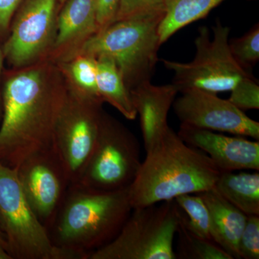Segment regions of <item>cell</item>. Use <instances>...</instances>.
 <instances>
[{"mask_svg": "<svg viewBox=\"0 0 259 259\" xmlns=\"http://www.w3.org/2000/svg\"><path fill=\"white\" fill-rule=\"evenodd\" d=\"M67 91L59 66L48 59L8 76L2 90L1 163L17 167L54 146L56 121Z\"/></svg>", "mask_w": 259, "mask_h": 259, "instance_id": "1", "label": "cell"}, {"mask_svg": "<svg viewBox=\"0 0 259 259\" xmlns=\"http://www.w3.org/2000/svg\"><path fill=\"white\" fill-rule=\"evenodd\" d=\"M221 171L207 153L186 144L168 127L146 151L139 173L129 187L133 209L197 194L214 187Z\"/></svg>", "mask_w": 259, "mask_h": 259, "instance_id": "2", "label": "cell"}, {"mask_svg": "<svg viewBox=\"0 0 259 259\" xmlns=\"http://www.w3.org/2000/svg\"><path fill=\"white\" fill-rule=\"evenodd\" d=\"M133 210L129 187L95 192L68 187L51 224L53 244L90 255L117 236Z\"/></svg>", "mask_w": 259, "mask_h": 259, "instance_id": "3", "label": "cell"}, {"mask_svg": "<svg viewBox=\"0 0 259 259\" xmlns=\"http://www.w3.org/2000/svg\"><path fill=\"white\" fill-rule=\"evenodd\" d=\"M164 15L165 11H155L117 20L90 37L68 60L79 55L110 58L131 92L151 81L161 45L158 28Z\"/></svg>", "mask_w": 259, "mask_h": 259, "instance_id": "4", "label": "cell"}, {"mask_svg": "<svg viewBox=\"0 0 259 259\" xmlns=\"http://www.w3.org/2000/svg\"><path fill=\"white\" fill-rule=\"evenodd\" d=\"M180 214L175 199L133 209L117 236L90 259H177Z\"/></svg>", "mask_w": 259, "mask_h": 259, "instance_id": "5", "label": "cell"}, {"mask_svg": "<svg viewBox=\"0 0 259 259\" xmlns=\"http://www.w3.org/2000/svg\"><path fill=\"white\" fill-rule=\"evenodd\" d=\"M141 163L137 138L104 111L96 145L74 185L95 192L124 190L132 185Z\"/></svg>", "mask_w": 259, "mask_h": 259, "instance_id": "6", "label": "cell"}, {"mask_svg": "<svg viewBox=\"0 0 259 259\" xmlns=\"http://www.w3.org/2000/svg\"><path fill=\"white\" fill-rule=\"evenodd\" d=\"M213 37L208 28L201 27L196 37V56L189 63L162 60L174 73L173 84L179 93L191 89L217 94L231 91L237 83L250 74L235 60L230 50V28L218 21L213 26Z\"/></svg>", "mask_w": 259, "mask_h": 259, "instance_id": "7", "label": "cell"}, {"mask_svg": "<svg viewBox=\"0 0 259 259\" xmlns=\"http://www.w3.org/2000/svg\"><path fill=\"white\" fill-rule=\"evenodd\" d=\"M0 231L13 258L59 259L47 227L35 215L19 182L16 167L0 162Z\"/></svg>", "mask_w": 259, "mask_h": 259, "instance_id": "8", "label": "cell"}, {"mask_svg": "<svg viewBox=\"0 0 259 259\" xmlns=\"http://www.w3.org/2000/svg\"><path fill=\"white\" fill-rule=\"evenodd\" d=\"M103 103L100 97L84 95L68 84L66 99L56 121L54 145L70 185L79 180L96 145Z\"/></svg>", "mask_w": 259, "mask_h": 259, "instance_id": "9", "label": "cell"}, {"mask_svg": "<svg viewBox=\"0 0 259 259\" xmlns=\"http://www.w3.org/2000/svg\"><path fill=\"white\" fill-rule=\"evenodd\" d=\"M58 0H23L14 15L3 49L14 69L47 59L56 36Z\"/></svg>", "mask_w": 259, "mask_h": 259, "instance_id": "10", "label": "cell"}, {"mask_svg": "<svg viewBox=\"0 0 259 259\" xmlns=\"http://www.w3.org/2000/svg\"><path fill=\"white\" fill-rule=\"evenodd\" d=\"M16 168L30 207L47 228L54 221L70 185L55 146L32 155Z\"/></svg>", "mask_w": 259, "mask_h": 259, "instance_id": "11", "label": "cell"}, {"mask_svg": "<svg viewBox=\"0 0 259 259\" xmlns=\"http://www.w3.org/2000/svg\"><path fill=\"white\" fill-rule=\"evenodd\" d=\"M173 107L181 124L198 128L248 136L258 141L259 123L217 94L191 89L182 92Z\"/></svg>", "mask_w": 259, "mask_h": 259, "instance_id": "12", "label": "cell"}, {"mask_svg": "<svg viewBox=\"0 0 259 259\" xmlns=\"http://www.w3.org/2000/svg\"><path fill=\"white\" fill-rule=\"evenodd\" d=\"M179 136L207 153L221 172L259 170V142L181 124Z\"/></svg>", "mask_w": 259, "mask_h": 259, "instance_id": "13", "label": "cell"}, {"mask_svg": "<svg viewBox=\"0 0 259 259\" xmlns=\"http://www.w3.org/2000/svg\"><path fill=\"white\" fill-rule=\"evenodd\" d=\"M97 32L95 0H66L58 12L55 39L46 59L68 60Z\"/></svg>", "mask_w": 259, "mask_h": 259, "instance_id": "14", "label": "cell"}, {"mask_svg": "<svg viewBox=\"0 0 259 259\" xmlns=\"http://www.w3.org/2000/svg\"><path fill=\"white\" fill-rule=\"evenodd\" d=\"M130 93L136 112L140 116L146 152L157 144L169 127L167 117L179 90L173 83L156 86L151 81H147Z\"/></svg>", "mask_w": 259, "mask_h": 259, "instance_id": "15", "label": "cell"}, {"mask_svg": "<svg viewBox=\"0 0 259 259\" xmlns=\"http://www.w3.org/2000/svg\"><path fill=\"white\" fill-rule=\"evenodd\" d=\"M197 194L208 209L213 241L233 258H240L238 243L248 215L228 202L214 188Z\"/></svg>", "mask_w": 259, "mask_h": 259, "instance_id": "16", "label": "cell"}, {"mask_svg": "<svg viewBox=\"0 0 259 259\" xmlns=\"http://www.w3.org/2000/svg\"><path fill=\"white\" fill-rule=\"evenodd\" d=\"M214 189L246 215H259V174L221 172Z\"/></svg>", "mask_w": 259, "mask_h": 259, "instance_id": "17", "label": "cell"}, {"mask_svg": "<svg viewBox=\"0 0 259 259\" xmlns=\"http://www.w3.org/2000/svg\"><path fill=\"white\" fill-rule=\"evenodd\" d=\"M97 89L99 97L111 105L126 119L135 120L138 114L132 97L115 63L110 58H97Z\"/></svg>", "mask_w": 259, "mask_h": 259, "instance_id": "18", "label": "cell"}, {"mask_svg": "<svg viewBox=\"0 0 259 259\" xmlns=\"http://www.w3.org/2000/svg\"><path fill=\"white\" fill-rule=\"evenodd\" d=\"M224 0H168L158 28L163 44L181 28L204 18Z\"/></svg>", "mask_w": 259, "mask_h": 259, "instance_id": "19", "label": "cell"}, {"mask_svg": "<svg viewBox=\"0 0 259 259\" xmlns=\"http://www.w3.org/2000/svg\"><path fill=\"white\" fill-rule=\"evenodd\" d=\"M56 64L69 87L84 95L100 97L97 89L96 59L90 56L79 55Z\"/></svg>", "mask_w": 259, "mask_h": 259, "instance_id": "20", "label": "cell"}, {"mask_svg": "<svg viewBox=\"0 0 259 259\" xmlns=\"http://www.w3.org/2000/svg\"><path fill=\"white\" fill-rule=\"evenodd\" d=\"M177 234L179 237L177 258L233 259L215 242L199 237L191 231L184 222L182 209Z\"/></svg>", "mask_w": 259, "mask_h": 259, "instance_id": "21", "label": "cell"}, {"mask_svg": "<svg viewBox=\"0 0 259 259\" xmlns=\"http://www.w3.org/2000/svg\"><path fill=\"white\" fill-rule=\"evenodd\" d=\"M175 199L182 209V218L187 228L197 236L213 241L210 216L200 196L197 194H186L178 196Z\"/></svg>", "mask_w": 259, "mask_h": 259, "instance_id": "22", "label": "cell"}, {"mask_svg": "<svg viewBox=\"0 0 259 259\" xmlns=\"http://www.w3.org/2000/svg\"><path fill=\"white\" fill-rule=\"evenodd\" d=\"M230 50L235 60L247 71L259 60V27L255 25L241 37L229 42Z\"/></svg>", "mask_w": 259, "mask_h": 259, "instance_id": "23", "label": "cell"}, {"mask_svg": "<svg viewBox=\"0 0 259 259\" xmlns=\"http://www.w3.org/2000/svg\"><path fill=\"white\" fill-rule=\"evenodd\" d=\"M228 100L242 111L258 110L259 86L256 80L250 74L240 80L231 90Z\"/></svg>", "mask_w": 259, "mask_h": 259, "instance_id": "24", "label": "cell"}, {"mask_svg": "<svg viewBox=\"0 0 259 259\" xmlns=\"http://www.w3.org/2000/svg\"><path fill=\"white\" fill-rule=\"evenodd\" d=\"M240 258H259V215H248L239 243Z\"/></svg>", "mask_w": 259, "mask_h": 259, "instance_id": "25", "label": "cell"}, {"mask_svg": "<svg viewBox=\"0 0 259 259\" xmlns=\"http://www.w3.org/2000/svg\"><path fill=\"white\" fill-rule=\"evenodd\" d=\"M168 1V0H120L115 21L151 12L166 11Z\"/></svg>", "mask_w": 259, "mask_h": 259, "instance_id": "26", "label": "cell"}, {"mask_svg": "<svg viewBox=\"0 0 259 259\" xmlns=\"http://www.w3.org/2000/svg\"><path fill=\"white\" fill-rule=\"evenodd\" d=\"M120 0H95L98 32L115 21Z\"/></svg>", "mask_w": 259, "mask_h": 259, "instance_id": "27", "label": "cell"}, {"mask_svg": "<svg viewBox=\"0 0 259 259\" xmlns=\"http://www.w3.org/2000/svg\"><path fill=\"white\" fill-rule=\"evenodd\" d=\"M23 0H0V37L9 34L15 13Z\"/></svg>", "mask_w": 259, "mask_h": 259, "instance_id": "28", "label": "cell"}, {"mask_svg": "<svg viewBox=\"0 0 259 259\" xmlns=\"http://www.w3.org/2000/svg\"><path fill=\"white\" fill-rule=\"evenodd\" d=\"M5 58L3 55V49L0 47V122H1L2 115H3V95H2L1 88V76L3 72V62H4Z\"/></svg>", "mask_w": 259, "mask_h": 259, "instance_id": "29", "label": "cell"}, {"mask_svg": "<svg viewBox=\"0 0 259 259\" xmlns=\"http://www.w3.org/2000/svg\"><path fill=\"white\" fill-rule=\"evenodd\" d=\"M0 259H13L2 241H0Z\"/></svg>", "mask_w": 259, "mask_h": 259, "instance_id": "30", "label": "cell"}, {"mask_svg": "<svg viewBox=\"0 0 259 259\" xmlns=\"http://www.w3.org/2000/svg\"><path fill=\"white\" fill-rule=\"evenodd\" d=\"M65 1H66V0H58V3H59V6L61 7V5L64 4V3H65Z\"/></svg>", "mask_w": 259, "mask_h": 259, "instance_id": "31", "label": "cell"}, {"mask_svg": "<svg viewBox=\"0 0 259 259\" xmlns=\"http://www.w3.org/2000/svg\"><path fill=\"white\" fill-rule=\"evenodd\" d=\"M0 241H3V243H4V239H3V233H2L1 231H0Z\"/></svg>", "mask_w": 259, "mask_h": 259, "instance_id": "32", "label": "cell"}]
</instances>
